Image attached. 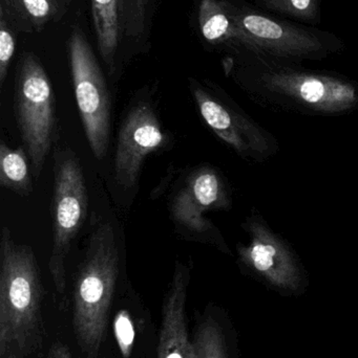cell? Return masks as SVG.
Returning <instances> with one entry per match:
<instances>
[{"instance_id": "9a60e30c", "label": "cell", "mask_w": 358, "mask_h": 358, "mask_svg": "<svg viewBox=\"0 0 358 358\" xmlns=\"http://www.w3.org/2000/svg\"><path fill=\"white\" fill-rule=\"evenodd\" d=\"M27 152L22 148L12 149L1 143L0 146V185L22 197L33 192Z\"/></svg>"}, {"instance_id": "5b68a950", "label": "cell", "mask_w": 358, "mask_h": 358, "mask_svg": "<svg viewBox=\"0 0 358 358\" xmlns=\"http://www.w3.org/2000/svg\"><path fill=\"white\" fill-rule=\"evenodd\" d=\"M54 104L52 83L41 63L33 54H23L15 77V115L36 179L43 170L54 140Z\"/></svg>"}, {"instance_id": "e0dca14e", "label": "cell", "mask_w": 358, "mask_h": 358, "mask_svg": "<svg viewBox=\"0 0 358 358\" xmlns=\"http://www.w3.org/2000/svg\"><path fill=\"white\" fill-rule=\"evenodd\" d=\"M8 12L34 31H41L58 15L56 0H8Z\"/></svg>"}, {"instance_id": "277c9868", "label": "cell", "mask_w": 358, "mask_h": 358, "mask_svg": "<svg viewBox=\"0 0 358 358\" xmlns=\"http://www.w3.org/2000/svg\"><path fill=\"white\" fill-rule=\"evenodd\" d=\"M223 2L245 38L242 54L298 63L302 60H324L344 48L342 40L329 31L281 20L244 2Z\"/></svg>"}, {"instance_id": "cb8c5ba5", "label": "cell", "mask_w": 358, "mask_h": 358, "mask_svg": "<svg viewBox=\"0 0 358 358\" xmlns=\"http://www.w3.org/2000/svg\"><path fill=\"white\" fill-rule=\"evenodd\" d=\"M56 1L58 2V3H59V0H56Z\"/></svg>"}, {"instance_id": "ffe728a7", "label": "cell", "mask_w": 358, "mask_h": 358, "mask_svg": "<svg viewBox=\"0 0 358 358\" xmlns=\"http://www.w3.org/2000/svg\"><path fill=\"white\" fill-rule=\"evenodd\" d=\"M14 31L11 27L6 10L0 6V85H4L8 66L15 52Z\"/></svg>"}, {"instance_id": "9c48e42d", "label": "cell", "mask_w": 358, "mask_h": 358, "mask_svg": "<svg viewBox=\"0 0 358 358\" xmlns=\"http://www.w3.org/2000/svg\"><path fill=\"white\" fill-rule=\"evenodd\" d=\"M198 108L210 129L248 162L263 163L279 150L275 136L233 103L193 86Z\"/></svg>"}, {"instance_id": "7402d4cb", "label": "cell", "mask_w": 358, "mask_h": 358, "mask_svg": "<svg viewBox=\"0 0 358 358\" xmlns=\"http://www.w3.org/2000/svg\"><path fill=\"white\" fill-rule=\"evenodd\" d=\"M48 358H73L71 351L62 343L57 342L48 351Z\"/></svg>"}, {"instance_id": "d6986e66", "label": "cell", "mask_w": 358, "mask_h": 358, "mask_svg": "<svg viewBox=\"0 0 358 358\" xmlns=\"http://www.w3.org/2000/svg\"><path fill=\"white\" fill-rule=\"evenodd\" d=\"M262 10L309 24L321 21L319 0H256Z\"/></svg>"}, {"instance_id": "8fae6325", "label": "cell", "mask_w": 358, "mask_h": 358, "mask_svg": "<svg viewBox=\"0 0 358 358\" xmlns=\"http://www.w3.org/2000/svg\"><path fill=\"white\" fill-rule=\"evenodd\" d=\"M165 142V134L153 107L147 103L132 107L118 136L113 162L118 185L124 189L134 187L146 157L161 148Z\"/></svg>"}, {"instance_id": "3957f363", "label": "cell", "mask_w": 358, "mask_h": 358, "mask_svg": "<svg viewBox=\"0 0 358 358\" xmlns=\"http://www.w3.org/2000/svg\"><path fill=\"white\" fill-rule=\"evenodd\" d=\"M119 275V252L109 222L90 235L85 258L74 284L73 325L85 358H99Z\"/></svg>"}, {"instance_id": "7c38bea8", "label": "cell", "mask_w": 358, "mask_h": 358, "mask_svg": "<svg viewBox=\"0 0 358 358\" xmlns=\"http://www.w3.org/2000/svg\"><path fill=\"white\" fill-rule=\"evenodd\" d=\"M191 271L176 262L172 283L164 298L158 343V358H193V342L187 330L186 299Z\"/></svg>"}, {"instance_id": "ac0fdd59", "label": "cell", "mask_w": 358, "mask_h": 358, "mask_svg": "<svg viewBox=\"0 0 358 358\" xmlns=\"http://www.w3.org/2000/svg\"><path fill=\"white\" fill-rule=\"evenodd\" d=\"M193 347V358H228L222 328L212 317L198 326Z\"/></svg>"}, {"instance_id": "30bf717a", "label": "cell", "mask_w": 358, "mask_h": 358, "mask_svg": "<svg viewBox=\"0 0 358 358\" xmlns=\"http://www.w3.org/2000/svg\"><path fill=\"white\" fill-rule=\"evenodd\" d=\"M231 196L222 176L209 167L200 168L187 178L172 202V216L177 224L200 235H212L221 250L229 252L218 229L204 217L208 210H229Z\"/></svg>"}, {"instance_id": "7a4b0ae2", "label": "cell", "mask_w": 358, "mask_h": 358, "mask_svg": "<svg viewBox=\"0 0 358 358\" xmlns=\"http://www.w3.org/2000/svg\"><path fill=\"white\" fill-rule=\"evenodd\" d=\"M43 286L29 245L15 243L4 227L0 240V357L16 349L35 352L41 344Z\"/></svg>"}, {"instance_id": "44dd1931", "label": "cell", "mask_w": 358, "mask_h": 358, "mask_svg": "<svg viewBox=\"0 0 358 358\" xmlns=\"http://www.w3.org/2000/svg\"><path fill=\"white\" fill-rule=\"evenodd\" d=\"M113 332L120 352L124 358H130L134 348V323L128 311L121 310L115 317Z\"/></svg>"}, {"instance_id": "8992f818", "label": "cell", "mask_w": 358, "mask_h": 358, "mask_svg": "<svg viewBox=\"0 0 358 358\" xmlns=\"http://www.w3.org/2000/svg\"><path fill=\"white\" fill-rule=\"evenodd\" d=\"M53 248L48 269L57 294H64L65 260L88 215V189L79 159L71 149L55 155Z\"/></svg>"}, {"instance_id": "6da1fadb", "label": "cell", "mask_w": 358, "mask_h": 358, "mask_svg": "<svg viewBox=\"0 0 358 358\" xmlns=\"http://www.w3.org/2000/svg\"><path fill=\"white\" fill-rule=\"evenodd\" d=\"M243 58L240 82L264 104L319 115H342L358 107V86L342 76L260 55L243 54Z\"/></svg>"}, {"instance_id": "52a82bcc", "label": "cell", "mask_w": 358, "mask_h": 358, "mask_svg": "<svg viewBox=\"0 0 358 358\" xmlns=\"http://www.w3.org/2000/svg\"><path fill=\"white\" fill-rule=\"evenodd\" d=\"M71 79L80 117L90 150L104 159L111 136V96L104 76L81 29H73L67 42Z\"/></svg>"}, {"instance_id": "ba28073f", "label": "cell", "mask_w": 358, "mask_h": 358, "mask_svg": "<svg viewBox=\"0 0 358 358\" xmlns=\"http://www.w3.org/2000/svg\"><path fill=\"white\" fill-rule=\"evenodd\" d=\"M243 227L249 235V242L237 244L240 262L282 294L302 292L306 282L304 271L289 244L259 214H252Z\"/></svg>"}, {"instance_id": "603a6c76", "label": "cell", "mask_w": 358, "mask_h": 358, "mask_svg": "<svg viewBox=\"0 0 358 358\" xmlns=\"http://www.w3.org/2000/svg\"><path fill=\"white\" fill-rule=\"evenodd\" d=\"M4 358H21L20 357H18V355H15L14 352L8 353V355H6Z\"/></svg>"}, {"instance_id": "2e32d148", "label": "cell", "mask_w": 358, "mask_h": 358, "mask_svg": "<svg viewBox=\"0 0 358 358\" xmlns=\"http://www.w3.org/2000/svg\"><path fill=\"white\" fill-rule=\"evenodd\" d=\"M149 0H118L122 41L140 42L147 33Z\"/></svg>"}, {"instance_id": "5bb4252c", "label": "cell", "mask_w": 358, "mask_h": 358, "mask_svg": "<svg viewBox=\"0 0 358 358\" xmlns=\"http://www.w3.org/2000/svg\"><path fill=\"white\" fill-rule=\"evenodd\" d=\"M92 23L101 58L109 69L115 65L121 46L118 0H90Z\"/></svg>"}, {"instance_id": "4fadbf2b", "label": "cell", "mask_w": 358, "mask_h": 358, "mask_svg": "<svg viewBox=\"0 0 358 358\" xmlns=\"http://www.w3.org/2000/svg\"><path fill=\"white\" fill-rule=\"evenodd\" d=\"M200 31L206 41L228 44L243 50L245 38L225 8L223 0H202L199 6Z\"/></svg>"}]
</instances>
